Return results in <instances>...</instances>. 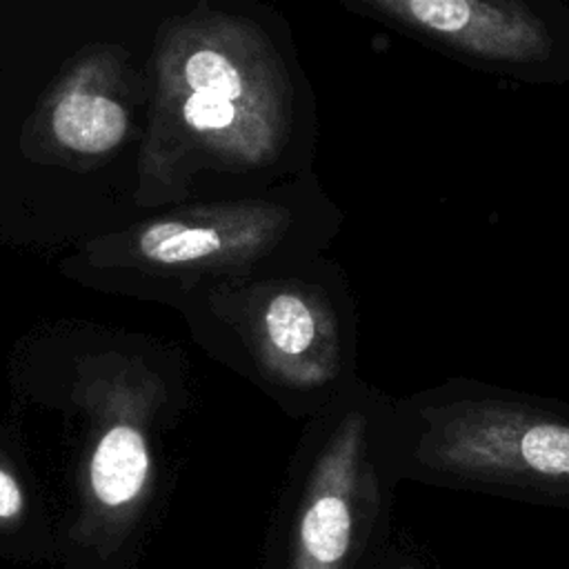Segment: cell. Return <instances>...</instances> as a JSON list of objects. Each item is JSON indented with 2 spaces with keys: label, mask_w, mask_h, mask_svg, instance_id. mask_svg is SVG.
<instances>
[{
  "label": "cell",
  "mask_w": 569,
  "mask_h": 569,
  "mask_svg": "<svg viewBox=\"0 0 569 569\" xmlns=\"http://www.w3.org/2000/svg\"><path fill=\"white\" fill-rule=\"evenodd\" d=\"M398 471L569 507V402L451 376L396 402Z\"/></svg>",
  "instance_id": "6da1fadb"
},
{
  "label": "cell",
  "mask_w": 569,
  "mask_h": 569,
  "mask_svg": "<svg viewBox=\"0 0 569 569\" xmlns=\"http://www.w3.org/2000/svg\"><path fill=\"white\" fill-rule=\"evenodd\" d=\"M398 471L396 402L351 393L313 458L293 527L289 569H349Z\"/></svg>",
  "instance_id": "7a4b0ae2"
},
{
  "label": "cell",
  "mask_w": 569,
  "mask_h": 569,
  "mask_svg": "<svg viewBox=\"0 0 569 569\" xmlns=\"http://www.w3.org/2000/svg\"><path fill=\"white\" fill-rule=\"evenodd\" d=\"M353 9L471 69L525 84L569 82L562 0H358Z\"/></svg>",
  "instance_id": "3957f363"
},
{
  "label": "cell",
  "mask_w": 569,
  "mask_h": 569,
  "mask_svg": "<svg viewBox=\"0 0 569 569\" xmlns=\"http://www.w3.org/2000/svg\"><path fill=\"white\" fill-rule=\"evenodd\" d=\"M267 351L284 378L305 389L340 382L351 358V329L336 298L318 287H287L262 311Z\"/></svg>",
  "instance_id": "277c9868"
},
{
  "label": "cell",
  "mask_w": 569,
  "mask_h": 569,
  "mask_svg": "<svg viewBox=\"0 0 569 569\" xmlns=\"http://www.w3.org/2000/svg\"><path fill=\"white\" fill-rule=\"evenodd\" d=\"M151 487V451L144 431L113 422L96 440L84 469L82 516L73 538L109 556L131 531Z\"/></svg>",
  "instance_id": "5b68a950"
},
{
  "label": "cell",
  "mask_w": 569,
  "mask_h": 569,
  "mask_svg": "<svg viewBox=\"0 0 569 569\" xmlns=\"http://www.w3.org/2000/svg\"><path fill=\"white\" fill-rule=\"evenodd\" d=\"M282 213L262 204L191 209L147 222L136 251L151 264L202 267L256 253L280 229Z\"/></svg>",
  "instance_id": "8992f818"
},
{
  "label": "cell",
  "mask_w": 569,
  "mask_h": 569,
  "mask_svg": "<svg viewBox=\"0 0 569 569\" xmlns=\"http://www.w3.org/2000/svg\"><path fill=\"white\" fill-rule=\"evenodd\" d=\"M169 89H189L191 93L216 96L273 113L269 93L262 91L267 87L258 82L251 60L231 44H224L222 38H202L182 49L171 69Z\"/></svg>",
  "instance_id": "52a82bcc"
},
{
  "label": "cell",
  "mask_w": 569,
  "mask_h": 569,
  "mask_svg": "<svg viewBox=\"0 0 569 569\" xmlns=\"http://www.w3.org/2000/svg\"><path fill=\"white\" fill-rule=\"evenodd\" d=\"M51 129L71 151L98 156L116 149L129 129L124 107L107 93L73 87L53 104Z\"/></svg>",
  "instance_id": "ba28073f"
},
{
  "label": "cell",
  "mask_w": 569,
  "mask_h": 569,
  "mask_svg": "<svg viewBox=\"0 0 569 569\" xmlns=\"http://www.w3.org/2000/svg\"><path fill=\"white\" fill-rule=\"evenodd\" d=\"M27 513V493L9 467V462L0 456V531H13L22 525Z\"/></svg>",
  "instance_id": "9c48e42d"
},
{
  "label": "cell",
  "mask_w": 569,
  "mask_h": 569,
  "mask_svg": "<svg viewBox=\"0 0 569 569\" xmlns=\"http://www.w3.org/2000/svg\"><path fill=\"white\" fill-rule=\"evenodd\" d=\"M393 569H416V567H409V565H398V567H393Z\"/></svg>",
  "instance_id": "30bf717a"
}]
</instances>
